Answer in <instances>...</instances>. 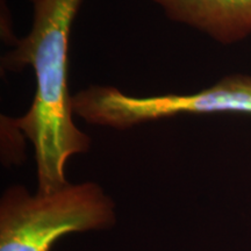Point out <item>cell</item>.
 <instances>
[{
  "instance_id": "obj_1",
  "label": "cell",
  "mask_w": 251,
  "mask_h": 251,
  "mask_svg": "<svg viewBox=\"0 0 251 251\" xmlns=\"http://www.w3.org/2000/svg\"><path fill=\"white\" fill-rule=\"evenodd\" d=\"M83 1L37 0L33 5L30 31L1 59L6 70L31 67L35 74L33 102L17 120L34 146L39 192H51L67 185L68 161L91 148L90 136L74 121L68 86L69 41Z\"/></svg>"
},
{
  "instance_id": "obj_2",
  "label": "cell",
  "mask_w": 251,
  "mask_h": 251,
  "mask_svg": "<svg viewBox=\"0 0 251 251\" xmlns=\"http://www.w3.org/2000/svg\"><path fill=\"white\" fill-rule=\"evenodd\" d=\"M117 221L114 200L94 181L34 194L12 185L0 199V251H50L65 235L108 230Z\"/></svg>"
},
{
  "instance_id": "obj_3",
  "label": "cell",
  "mask_w": 251,
  "mask_h": 251,
  "mask_svg": "<svg viewBox=\"0 0 251 251\" xmlns=\"http://www.w3.org/2000/svg\"><path fill=\"white\" fill-rule=\"evenodd\" d=\"M72 109L87 124L118 130L183 114H251V77L234 75L196 93L153 97H134L117 87L91 85L72 96Z\"/></svg>"
},
{
  "instance_id": "obj_4",
  "label": "cell",
  "mask_w": 251,
  "mask_h": 251,
  "mask_svg": "<svg viewBox=\"0 0 251 251\" xmlns=\"http://www.w3.org/2000/svg\"><path fill=\"white\" fill-rule=\"evenodd\" d=\"M176 23L201 30L225 45L251 34V0H152Z\"/></svg>"
},
{
  "instance_id": "obj_5",
  "label": "cell",
  "mask_w": 251,
  "mask_h": 251,
  "mask_svg": "<svg viewBox=\"0 0 251 251\" xmlns=\"http://www.w3.org/2000/svg\"><path fill=\"white\" fill-rule=\"evenodd\" d=\"M26 135L17 118L1 117V163L6 168L19 166L26 159Z\"/></svg>"
},
{
  "instance_id": "obj_6",
  "label": "cell",
  "mask_w": 251,
  "mask_h": 251,
  "mask_svg": "<svg viewBox=\"0 0 251 251\" xmlns=\"http://www.w3.org/2000/svg\"><path fill=\"white\" fill-rule=\"evenodd\" d=\"M29 1L31 2V4H33V5H34V4H35V2L37 1V0H29Z\"/></svg>"
}]
</instances>
